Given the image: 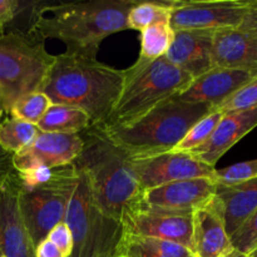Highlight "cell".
Here are the masks:
<instances>
[{
    "mask_svg": "<svg viewBox=\"0 0 257 257\" xmlns=\"http://www.w3.org/2000/svg\"><path fill=\"white\" fill-rule=\"evenodd\" d=\"M173 30H211L238 28L248 0H168Z\"/></svg>",
    "mask_w": 257,
    "mask_h": 257,
    "instance_id": "9c48e42d",
    "label": "cell"
},
{
    "mask_svg": "<svg viewBox=\"0 0 257 257\" xmlns=\"http://www.w3.org/2000/svg\"><path fill=\"white\" fill-rule=\"evenodd\" d=\"M255 178H257V160L235 163L221 170L216 168L215 180L217 185L230 186Z\"/></svg>",
    "mask_w": 257,
    "mask_h": 257,
    "instance_id": "83f0119b",
    "label": "cell"
},
{
    "mask_svg": "<svg viewBox=\"0 0 257 257\" xmlns=\"http://www.w3.org/2000/svg\"><path fill=\"white\" fill-rule=\"evenodd\" d=\"M256 127L257 108L225 112L210 140L197 150L192 151L190 155L197 157L206 165L215 167L227 151Z\"/></svg>",
    "mask_w": 257,
    "mask_h": 257,
    "instance_id": "ac0fdd59",
    "label": "cell"
},
{
    "mask_svg": "<svg viewBox=\"0 0 257 257\" xmlns=\"http://www.w3.org/2000/svg\"><path fill=\"white\" fill-rule=\"evenodd\" d=\"M257 74L243 70L212 68L210 72L193 79L190 87L177 99L188 103H202L217 109L240 88L256 78Z\"/></svg>",
    "mask_w": 257,
    "mask_h": 257,
    "instance_id": "2e32d148",
    "label": "cell"
},
{
    "mask_svg": "<svg viewBox=\"0 0 257 257\" xmlns=\"http://www.w3.org/2000/svg\"><path fill=\"white\" fill-rule=\"evenodd\" d=\"M250 257H257V246L255 248H253L252 251H251V253H250Z\"/></svg>",
    "mask_w": 257,
    "mask_h": 257,
    "instance_id": "74e56055",
    "label": "cell"
},
{
    "mask_svg": "<svg viewBox=\"0 0 257 257\" xmlns=\"http://www.w3.org/2000/svg\"><path fill=\"white\" fill-rule=\"evenodd\" d=\"M175 39V30L170 24H156L141 32L140 58L153 60L165 57Z\"/></svg>",
    "mask_w": 257,
    "mask_h": 257,
    "instance_id": "d4e9b609",
    "label": "cell"
},
{
    "mask_svg": "<svg viewBox=\"0 0 257 257\" xmlns=\"http://www.w3.org/2000/svg\"><path fill=\"white\" fill-rule=\"evenodd\" d=\"M216 108L177 98L165 100L127 125H98L130 158L171 152L196 122Z\"/></svg>",
    "mask_w": 257,
    "mask_h": 257,
    "instance_id": "277c9868",
    "label": "cell"
},
{
    "mask_svg": "<svg viewBox=\"0 0 257 257\" xmlns=\"http://www.w3.org/2000/svg\"><path fill=\"white\" fill-rule=\"evenodd\" d=\"M193 78L165 57L148 60L138 57L124 69V82L112 113L102 125H127L165 100L178 97Z\"/></svg>",
    "mask_w": 257,
    "mask_h": 257,
    "instance_id": "5b68a950",
    "label": "cell"
},
{
    "mask_svg": "<svg viewBox=\"0 0 257 257\" xmlns=\"http://www.w3.org/2000/svg\"><path fill=\"white\" fill-rule=\"evenodd\" d=\"M135 0H92L77 3L39 2L33 32L45 39H58L65 52L97 57L100 43L127 30V17Z\"/></svg>",
    "mask_w": 257,
    "mask_h": 257,
    "instance_id": "6da1fadb",
    "label": "cell"
},
{
    "mask_svg": "<svg viewBox=\"0 0 257 257\" xmlns=\"http://www.w3.org/2000/svg\"><path fill=\"white\" fill-rule=\"evenodd\" d=\"M0 257H4V256H0Z\"/></svg>",
    "mask_w": 257,
    "mask_h": 257,
    "instance_id": "f35d334b",
    "label": "cell"
},
{
    "mask_svg": "<svg viewBox=\"0 0 257 257\" xmlns=\"http://www.w3.org/2000/svg\"><path fill=\"white\" fill-rule=\"evenodd\" d=\"M47 240L54 243L65 257H70L73 250V236L69 226L63 221L52 228L47 236Z\"/></svg>",
    "mask_w": 257,
    "mask_h": 257,
    "instance_id": "4dcf8cb0",
    "label": "cell"
},
{
    "mask_svg": "<svg viewBox=\"0 0 257 257\" xmlns=\"http://www.w3.org/2000/svg\"><path fill=\"white\" fill-rule=\"evenodd\" d=\"M232 250L221 207L213 196L192 215V253L196 257H223Z\"/></svg>",
    "mask_w": 257,
    "mask_h": 257,
    "instance_id": "9a60e30c",
    "label": "cell"
},
{
    "mask_svg": "<svg viewBox=\"0 0 257 257\" xmlns=\"http://www.w3.org/2000/svg\"><path fill=\"white\" fill-rule=\"evenodd\" d=\"M33 33L0 30V92L5 112L23 95L42 92L55 55Z\"/></svg>",
    "mask_w": 257,
    "mask_h": 257,
    "instance_id": "8992f818",
    "label": "cell"
},
{
    "mask_svg": "<svg viewBox=\"0 0 257 257\" xmlns=\"http://www.w3.org/2000/svg\"><path fill=\"white\" fill-rule=\"evenodd\" d=\"M35 257H65L62 251L57 247L49 240H43L39 245L35 247Z\"/></svg>",
    "mask_w": 257,
    "mask_h": 257,
    "instance_id": "e575fe53",
    "label": "cell"
},
{
    "mask_svg": "<svg viewBox=\"0 0 257 257\" xmlns=\"http://www.w3.org/2000/svg\"><path fill=\"white\" fill-rule=\"evenodd\" d=\"M82 148L80 135L39 132L27 148L13 155V166L17 172H24L39 167L55 168L73 165Z\"/></svg>",
    "mask_w": 257,
    "mask_h": 257,
    "instance_id": "4fadbf2b",
    "label": "cell"
},
{
    "mask_svg": "<svg viewBox=\"0 0 257 257\" xmlns=\"http://www.w3.org/2000/svg\"><path fill=\"white\" fill-rule=\"evenodd\" d=\"M252 108H257V77L233 93L217 109L225 113L232 110L252 109Z\"/></svg>",
    "mask_w": 257,
    "mask_h": 257,
    "instance_id": "f1b7e54d",
    "label": "cell"
},
{
    "mask_svg": "<svg viewBox=\"0 0 257 257\" xmlns=\"http://www.w3.org/2000/svg\"><path fill=\"white\" fill-rule=\"evenodd\" d=\"M193 257H196V256H193Z\"/></svg>",
    "mask_w": 257,
    "mask_h": 257,
    "instance_id": "ab89813d",
    "label": "cell"
},
{
    "mask_svg": "<svg viewBox=\"0 0 257 257\" xmlns=\"http://www.w3.org/2000/svg\"><path fill=\"white\" fill-rule=\"evenodd\" d=\"M230 238L235 250L250 255L257 246V208Z\"/></svg>",
    "mask_w": 257,
    "mask_h": 257,
    "instance_id": "f546056e",
    "label": "cell"
},
{
    "mask_svg": "<svg viewBox=\"0 0 257 257\" xmlns=\"http://www.w3.org/2000/svg\"><path fill=\"white\" fill-rule=\"evenodd\" d=\"M124 82V69L100 63L97 57L64 52L55 55L42 92L52 104L84 110L90 125H102L112 113Z\"/></svg>",
    "mask_w": 257,
    "mask_h": 257,
    "instance_id": "7a4b0ae2",
    "label": "cell"
},
{
    "mask_svg": "<svg viewBox=\"0 0 257 257\" xmlns=\"http://www.w3.org/2000/svg\"><path fill=\"white\" fill-rule=\"evenodd\" d=\"M185 246L160 238L143 237L124 233L117 257H193Z\"/></svg>",
    "mask_w": 257,
    "mask_h": 257,
    "instance_id": "44dd1931",
    "label": "cell"
},
{
    "mask_svg": "<svg viewBox=\"0 0 257 257\" xmlns=\"http://www.w3.org/2000/svg\"><path fill=\"white\" fill-rule=\"evenodd\" d=\"M50 105L52 102L43 92L29 93L12 105L9 114H12L13 118L38 125Z\"/></svg>",
    "mask_w": 257,
    "mask_h": 257,
    "instance_id": "4316f807",
    "label": "cell"
},
{
    "mask_svg": "<svg viewBox=\"0 0 257 257\" xmlns=\"http://www.w3.org/2000/svg\"><path fill=\"white\" fill-rule=\"evenodd\" d=\"M223 257H250V255H247V253H243V252H241V251L235 250V248H233L230 253H227V255L223 256Z\"/></svg>",
    "mask_w": 257,
    "mask_h": 257,
    "instance_id": "d590c367",
    "label": "cell"
},
{
    "mask_svg": "<svg viewBox=\"0 0 257 257\" xmlns=\"http://www.w3.org/2000/svg\"><path fill=\"white\" fill-rule=\"evenodd\" d=\"M122 225L127 235L171 241L192 252V215L160 212L136 203L123 215Z\"/></svg>",
    "mask_w": 257,
    "mask_h": 257,
    "instance_id": "7c38bea8",
    "label": "cell"
},
{
    "mask_svg": "<svg viewBox=\"0 0 257 257\" xmlns=\"http://www.w3.org/2000/svg\"><path fill=\"white\" fill-rule=\"evenodd\" d=\"M212 63L215 68L257 74V37L240 28L216 30L212 39Z\"/></svg>",
    "mask_w": 257,
    "mask_h": 257,
    "instance_id": "d6986e66",
    "label": "cell"
},
{
    "mask_svg": "<svg viewBox=\"0 0 257 257\" xmlns=\"http://www.w3.org/2000/svg\"><path fill=\"white\" fill-rule=\"evenodd\" d=\"M211 30H175V39L165 58L193 79L210 72L212 63Z\"/></svg>",
    "mask_w": 257,
    "mask_h": 257,
    "instance_id": "e0dca14e",
    "label": "cell"
},
{
    "mask_svg": "<svg viewBox=\"0 0 257 257\" xmlns=\"http://www.w3.org/2000/svg\"><path fill=\"white\" fill-rule=\"evenodd\" d=\"M20 183L17 172L0 186V256L35 257L19 207Z\"/></svg>",
    "mask_w": 257,
    "mask_h": 257,
    "instance_id": "5bb4252c",
    "label": "cell"
},
{
    "mask_svg": "<svg viewBox=\"0 0 257 257\" xmlns=\"http://www.w3.org/2000/svg\"><path fill=\"white\" fill-rule=\"evenodd\" d=\"M77 177L74 165H68L59 167L57 176L44 185L32 190L20 187V212L35 247L47 238L54 226L64 221Z\"/></svg>",
    "mask_w": 257,
    "mask_h": 257,
    "instance_id": "ba28073f",
    "label": "cell"
},
{
    "mask_svg": "<svg viewBox=\"0 0 257 257\" xmlns=\"http://www.w3.org/2000/svg\"><path fill=\"white\" fill-rule=\"evenodd\" d=\"M131 167L141 192L177 181L216 177V167L206 165L190 153L175 151L131 158Z\"/></svg>",
    "mask_w": 257,
    "mask_h": 257,
    "instance_id": "30bf717a",
    "label": "cell"
},
{
    "mask_svg": "<svg viewBox=\"0 0 257 257\" xmlns=\"http://www.w3.org/2000/svg\"><path fill=\"white\" fill-rule=\"evenodd\" d=\"M217 182L212 178L177 181L141 192L137 205L148 210L175 215H193L215 196Z\"/></svg>",
    "mask_w": 257,
    "mask_h": 257,
    "instance_id": "8fae6325",
    "label": "cell"
},
{
    "mask_svg": "<svg viewBox=\"0 0 257 257\" xmlns=\"http://www.w3.org/2000/svg\"><path fill=\"white\" fill-rule=\"evenodd\" d=\"M240 29L257 37V0H248V9Z\"/></svg>",
    "mask_w": 257,
    "mask_h": 257,
    "instance_id": "d6a6232c",
    "label": "cell"
},
{
    "mask_svg": "<svg viewBox=\"0 0 257 257\" xmlns=\"http://www.w3.org/2000/svg\"><path fill=\"white\" fill-rule=\"evenodd\" d=\"M64 222L73 236L70 257H117L118 246L124 236L122 222L103 212L87 176L79 171Z\"/></svg>",
    "mask_w": 257,
    "mask_h": 257,
    "instance_id": "52a82bcc",
    "label": "cell"
},
{
    "mask_svg": "<svg viewBox=\"0 0 257 257\" xmlns=\"http://www.w3.org/2000/svg\"><path fill=\"white\" fill-rule=\"evenodd\" d=\"M83 148L74 167L87 176L103 212L122 222V217L140 200L141 190L131 167V158L110 142L98 125L80 133Z\"/></svg>",
    "mask_w": 257,
    "mask_h": 257,
    "instance_id": "3957f363",
    "label": "cell"
},
{
    "mask_svg": "<svg viewBox=\"0 0 257 257\" xmlns=\"http://www.w3.org/2000/svg\"><path fill=\"white\" fill-rule=\"evenodd\" d=\"M90 127V119L84 110L62 104H52L38 123L40 132L80 135Z\"/></svg>",
    "mask_w": 257,
    "mask_h": 257,
    "instance_id": "7402d4cb",
    "label": "cell"
},
{
    "mask_svg": "<svg viewBox=\"0 0 257 257\" xmlns=\"http://www.w3.org/2000/svg\"><path fill=\"white\" fill-rule=\"evenodd\" d=\"M215 198L223 216L226 231L232 236L257 208V178L230 186L217 185Z\"/></svg>",
    "mask_w": 257,
    "mask_h": 257,
    "instance_id": "ffe728a7",
    "label": "cell"
},
{
    "mask_svg": "<svg viewBox=\"0 0 257 257\" xmlns=\"http://www.w3.org/2000/svg\"><path fill=\"white\" fill-rule=\"evenodd\" d=\"M223 112L220 109L211 110L208 114L201 118L198 122H196L192 127L190 128L185 137L181 140V142L173 148L172 151L175 152H183V153H191L192 151L197 150L202 145H205L210 137L212 136L213 131L217 127L218 122L222 118Z\"/></svg>",
    "mask_w": 257,
    "mask_h": 257,
    "instance_id": "484cf974",
    "label": "cell"
},
{
    "mask_svg": "<svg viewBox=\"0 0 257 257\" xmlns=\"http://www.w3.org/2000/svg\"><path fill=\"white\" fill-rule=\"evenodd\" d=\"M170 2H138L127 17V29L145 30L156 24H170Z\"/></svg>",
    "mask_w": 257,
    "mask_h": 257,
    "instance_id": "cb8c5ba5",
    "label": "cell"
},
{
    "mask_svg": "<svg viewBox=\"0 0 257 257\" xmlns=\"http://www.w3.org/2000/svg\"><path fill=\"white\" fill-rule=\"evenodd\" d=\"M4 112H5L4 102H3V95H2V92H0V119H2V115Z\"/></svg>",
    "mask_w": 257,
    "mask_h": 257,
    "instance_id": "8d00e7d4",
    "label": "cell"
},
{
    "mask_svg": "<svg viewBox=\"0 0 257 257\" xmlns=\"http://www.w3.org/2000/svg\"><path fill=\"white\" fill-rule=\"evenodd\" d=\"M38 125L17 118H8L0 122V147L15 155L27 148L39 135Z\"/></svg>",
    "mask_w": 257,
    "mask_h": 257,
    "instance_id": "603a6c76",
    "label": "cell"
},
{
    "mask_svg": "<svg viewBox=\"0 0 257 257\" xmlns=\"http://www.w3.org/2000/svg\"><path fill=\"white\" fill-rule=\"evenodd\" d=\"M27 3L19 0H0V29L12 24L27 7Z\"/></svg>",
    "mask_w": 257,
    "mask_h": 257,
    "instance_id": "1f68e13d",
    "label": "cell"
},
{
    "mask_svg": "<svg viewBox=\"0 0 257 257\" xmlns=\"http://www.w3.org/2000/svg\"><path fill=\"white\" fill-rule=\"evenodd\" d=\"M15 172L13 166V155L0 147V186Z\"/></svg>",
    "mask_w": 257,
    "mask_h": 257,
    "instance_id": "836d02e7",
    "label": "cell"
}]
</instances>
